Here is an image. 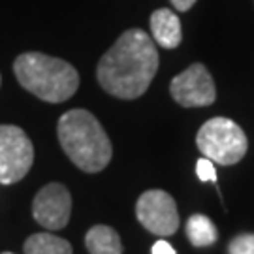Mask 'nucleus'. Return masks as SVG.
<instances>
[{"instance_id":"obj_14","label":"nucleus","mask_w":254,"mask_h":254,"mask_svg":"<svg viewBox=\"0 0 254 254\" xmlns=\"http://www.w3.org/2000/svg\"><path fill=\"white\" fill-rule=\"evenodd\" d=\"M196 173H198V179L200 181H217V173H215V166L209 158H200L196 164Z\"/></svg>"},{"instance_id":"obj_3","label":"nucleus","mask_w":254,"mask_h":254,"mask_svg":"<svg viewBox=\"0 0 254 254\" xmlns=\"http://www.w3.org/2000/svg\"><path fill=\"white\" fill-rule=\"evenodd\" d=\"M13 73L25 91L49 104L66 102L79 89V73L72 64L38 51L19 55Z\"/></svg>"},{"instance_id":"obj_15","label":"nucleus","mask_w":254,"mask_h":254,"mask_svg":"<svg viewBox=\"0 0 254 254\" xmlns=\"http://www.w3.org/2000/svg\"><path fill=\"white\" fill-rule=\"evenodd\" d=\"M153 254H175V251H173V247L168 241L160 239L153 245Z\"/></svg>"},{"instance_id":"obj_1","label":"nucleus","mask_w":254,"mask_h":254,"mask_svg":"<svg viewBox=\"0 0 254 254\" xmlns=\"http://www.w3.org/2000/svg\"><path fill=\"white\" fill-rule=\"evenodd\" d=\"M158 64L160 59L153 38L141 28H128L100 59L96 79L111 96L136 100L153 83Z\"/></svg>"},{"instance_id":"obj_9","label":"nucleus","mask_w":254,"mask_h":254,"mask_svg":"<svg viewBox=\"0 0 254 254\" xmlns=\"http://www.w3.org/2000/svg\"><path fill=\"white\" fill-rule=\"evenodd\" d=\"M149 25H151V38L154 40V44H158L164 49H175L181 44V21L172 9L160 8L153 11Z\"/></svg>"},{"instance_id":"obj_6","label":"nucleus","mask_w":254,"mask_h":254,"mask_svg":"<svg viewBox=\"0 0 254 254\" xmlns=\"http://www.w3.org/2000/svg\"><path fill=\"white\" fill-rule=\"evenodd\" d=\"M136 217L147 232L162 237L173 236L181 224L175 200L160 189H151L137 198Z\"/></svg>"},{"instance_id":"obj_13","label":"nucleus","mask_w":254,"mask_h":254,"mask_svg":"<svg viewBox=\"0 0 254 254\" xmlns=\"http://www.w3.org/2000/svg\"><path fill=\"white\" fill-rule=\"evenodd\" d=\"M230 254H254V234H239L228 245Z\"/></svg>"},{"instance_id":"obj_8","label":"nucleus","mask_w":254,"mask_h":254,"mask_svg":"<svg viewBox=\"0 0 254 254\" xmlns=\"http://www.w3.org/2000/svg\"><path fill=\"white\" fill-rule=\"evenodd\" d=\"M72 215V194L63 183L42 187L32 200V217L46 230H63Z\"/></svg>"},{"instance_id":"obj_18","label":"nucleus","mask_w":254,"mask_h":254,"mask_svg":"<svg viewBox=\"0 0 254 254\" xmlns=\"http://www.w3.org/2000/svg\"><path fill=\"white\" fill-rule=\"evenodd\" d=\"M2 254H13V253H2Z\"/></svg>"},{"instance_id":"obj_16","label":"nucleus","mask_w":254,"mask_h":254,"mask_svg":"<svg viewBox=\"0 0 254 254\" xmlns=\"http://www.w3.org/2000/svg\"><path fill=\"white\" fill-rule=\"evenodd\" d=\"M170 2L173 4V8L179 11H189L196 4V0H170Z\"/></svg>"},{"instance_id":"obj_2","label":"nucleus","mask_w":254,"mask_h":254,"mask_svg":"<svg viewBox=\"0 0 254 254\" xmlns=\"http://www.w3.org/2000/svg\"><path fill=\"white\" fill-rule=\"evenodd\" d=\"M57 136L66 156L85 173L102 172L113 156L109 136L87 109L66 111L57 123Z\"/></svg>"},{"instance_id":"obj_4","label":"nucleus","mask_w":254,"mask_h":254,"mask_svg":"<svg viewBox=\"0 0 254 254\" xmlns=\"http://www.w3.org/2000/svg\"><path fill=\"white\" fill-rule=\"evenodd\" d=\"M200 153L211 162L220 166H234L247 154L249 139L243 128L232 119L213 117L203 123L196 136Z\"/></svg>"},{"instance_id":"obj_12","label":"nucleus","mask_w":254,"mask_h":254,"mask_svg":"<svg viewBox=\"0 0 254 254\" xmlns=\"http://www.w3.org/2000/svg\"><path fill=\"white\" fill-rule=\"evenodd\" d=\"M187 237L194 247H209L218 239V230L205 215H192L187 222Z\"/></svg>"},{"instance_id":"obj_17","label":"nucleus","mask_w":254,"mask_h":254,"mask_svg":"<svg viewBox=\"0 0 254 254\" xmlns=\"http://www.w3.org/2000/svg\"><path fill=\"white\" fill-rule=\"evenodd\" d=\"M0 85H2V75H0Z\"/></svg>"},{"instance_id":"obj_10","label":"nucleus","mask_w":254,"mask_h":254,"mask_svg":"<svg viewBox=\"0 0 254 254\" xmlns=\"http://www.w3.org/2000/svg\"><path fill=\"white\" fill-rule=\"evenodd\" d=\"M85 247L91 254H123L121 237L111 226L96 224L85 236Z\"/></svg>"},{"instance_id":"obj_7","label":"nucleus","mask_w":254,"mask_h":254,"mask_svg":"<svg viewBox=\"0 0 254 254\" xmlns=\"http://www.w3.org/2000/svg\"><path fill=\"white\" fill-rule=\"evenodd\" d=\"M172 98L183 108H205L217 100V87L203 64H190L170 83Z\"/></svg>"},{"instance_id":"obj_5","label":"nucleus","mask_w":254,"mask_h":254,"mask_svg":"<svg viewBox=\"0 0 254 254\" xmlns=\"http://www.w3.org/2000/svg\"><path fill=\"white\" fill-rule=\"evenodd\" d=\"M34 164V147L23 128L0 125V183L13 185L27 177Z\"/></svg>"},{"instance_id":"obj_11","label":"nucleus","mask_w":254,"mask_h":254,"mask_svg":"<svg viewBox=\"0 0 254 254\" xmlns=\"http://www.w3.org/2000/svg\"><path fill=\"white\" fill-rule=\"evenodd\" d=\"M25 254H72V245L63 237L49 234V232H38L32 234L25 241L23 247Z\"/></svg>"}]
</instances>
